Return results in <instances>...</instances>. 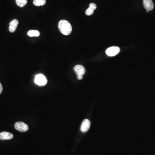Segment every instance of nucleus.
I'll return each instance as SVG.
<instances>
[{
	"mask_svg": "<svg viewBox=\"0 0 155 155\" xmlns=\"http://www.w3.org/2000/svg\"><path fill=\"white\" fill-rule=\"evenodd\" d=\"M58 28L61 33L64 35H69L72 33V25L67 20H61L58 24Z\"/></svg>",
	"mask_w": 155,
	"mask_h": 155,
	"instance_id": "1",
	"label": "nucleus"
},
{
	"mask_svg": "<svg viewBox=\"0 0 155 155\" xmlns=\"http://www.w3.org/2000/svg\"><path fill=\"white\" fill-rule=\"evenodd\" d=\"M35 83L39 86H45L47 83V79L45 75L40 74L37 75L35 78Z\"/></svg>",
	"mask_w": 155,
	"mask_h": 155,
	"instance_id": "2",
	"label": "nucleus"
},
{
	"mask_svg": "<svg viewBox=\"0 0 155 155\" xmlns=\"http://www.w3.org/2000/svg\"><path fill=\"white\" fill-rule=\"evenodd\" d=\"M16 130L20 132H25L28 131L29 126L27 124L22 122H18L14 125Z\"/></svg>",
	"mask_w": 155,
	"mask_h": 155,
	"instance_id": "3",
	"label": "nucleus"
},
{
	"mask_svg": "<svg viewBox=\"0 0 155 155\" xmlns=\"http://www.w3.org/2000/svg\"><path fill=\"white\" fill-rule=\"evenodd\" d=\"M120 52V48L118 47L113 46L109 47L106 50V54L110 57H113L118 54Z\"/></svg>",
	"mask_w": 155,
	"mask_h": 155,
	"instance_id": "4",
	"label": "nucleus"
},
{
	"mask_svg": "<svg viewBox=\"0 0 155 155\" xmlns=\"http://www.w3.org/2000/svg\"><path fill=\"white\" fill-rule=\"evenodd\" d=\"M90 126V122L88 119H84L81 126V130L83 132H86L89 129Z\"/></svg>",
	"mask_w": 155,
	"mask_h": 155,
	"instance_id": "5",
	"label": "nucleus"
},
{
	"mask_svg": "<svg viewBox=\"0 0 155 155\" xmlns=\"http://www.w3.org/2000/svg\"><path fill=\"white\" fill-rule=\"evenodd\" d=\"M144 7L147 11H150L153 10L154 5L152 0H143Z\"/></svg>",
	"mask_w": 155,
	"mask_h": 155,
	"instance_id": "6",
	"label": "nucleus"
},
{
	"mask_svg": "<svg viewBox=\"0 0 155 155\" xmlns=\"http://www.w3.org/2000/svg\"><path fill=\"white\" fill-rule=\"evenodd\" d=\"M13 138L12 134L8 132H4L0 133V139L1 140L12 139Z\"/></svg>",
	"mask_w": 155,
	"mask_h": 155,
	"instance_id": "7",
	"label": "nucleus"
},
{
	"mask_svg": "<svg viewBox=\"0 0 155 155\" xmlns=\"http://www.w3.org/2000/svg\"><path fill=\"white\" fill-rule=\"evenodd\" d=\"M74 69L76 73L77 74V75H83L85 74V68L82 65H76Z\"/></svg>",
	"mask_w": 155,
	"mask_h": 155,
	"instance_id": "8",
	"label": "nucleus"
},
{
	"mask_svg": "<svg viewBox=\"0 0 155 155\" xmlns=\"http://www.w3.org/2000/svg\"><path fill=\"white\" fill-rule=\"evenodd\" d=\"M18 24V20L16 19L12 20L10 23V27H9V31H10L11 33H14L16 31Z\"/></svg>",
	"mask_w": 155,
	"mask_h": 155,
	"instance_id": "9",
	"label": "nucleus"
},
{
	"mask_svg": "<svg viewBox=\"0 0 155 155\" xmlns=\"http://www.w3.org/2000/svg\"><path fill=\"white\" fill-rule=\"evenodd\" d=\"M96 9V5L94 3H90L89 7L86 10L85 14L87 16H90L94 13V11Z\"/></svg>",
	"mask_w": 155,
	"mask_h": 155,
	"instance_id": "10",
	"label": "nucleus"
},
{
	"mask_svg": "<svg viewBox=\"0 0 155 155\" xmlns=\"http://www.w3.org/2000/svg\"><path fill=\"white\" fill-rule=\"evenodd\" d=\"M27 34L29 37H39L40 33L38 30H31L28 32Z\"/></svg>",
	"mask_w": 155,
	"mask_h": 155,
	"instance_id": "11",
	"label": "nucleus"
},
{
	"mask_svg": "<svg viewBox=\"0 0 155 155\" xmlns=\"http://www.w3.org/2000/svg\"><path fill=\"white\" fill-rule=\"evenodd\" d=\"M46 2V0H34L33 4L36 6L39 7L45 5Z\"/></svg>",
	"mask_w": 155,
	"mask_h": 155,
	"instance_id": "12",
	"label": "nucleus"
},
{
	"mask_svg": "<svg viewBox=\"0 0 155 155\" xmlns=\"http://www.w3.org/2000/svg\"><path fill=\"white\" fill-rule=\"evenodd\" d=\"M16 3L18 6L23 7L27 3V0H16Z\"/></svg>",
	"mask_w": 155,
	"mask_h": 155,
	"instance_id": "13",
	"label": "nucleus"
},
{
	"mask_svg": "<svg viewBox=\"0 0 155 155\" xmlns=\"http://www.w3.org/2000/svg\"><path fill=\"white\" fill-rule=\"evenodd\" d=\"M77 78L78 80H82L83 78V75H77Z\"/></svg>",
	"mask_w": 155,
	"mask_h": 155,
	"instance_id": "14",
	"label": "nucleus"
},
{
	"mask_svg": "<svg viewBox=\"0 0 155 155\" xmlns=\"http://www.w3.org/2000/svg\"><path fill=\"white\" fill-rule=\"evenodd\" d=\"M2 91H3V87L1 84L0 83V94L2 93Z\"/></svg>",
	"mask_w": 155,
	"mask_h": 155,
	"instance_id": "15",
	"label": "nucleus"
},
{
	"mask_svg": "<svg viewBox=\"0 0 155 155\" xmlns=\"http://www.w3.org/2000/svg\"><path fill=\"white\" fill-rule=\"evenodd\" d=\"M146 12H147V13H148V12H149V11H146Z\"/></svg>",
	"mask_w": 155,
	"mask_h": 155,
	"instance_id": "16",
	"label": "nucleus"
}]
</instances>
